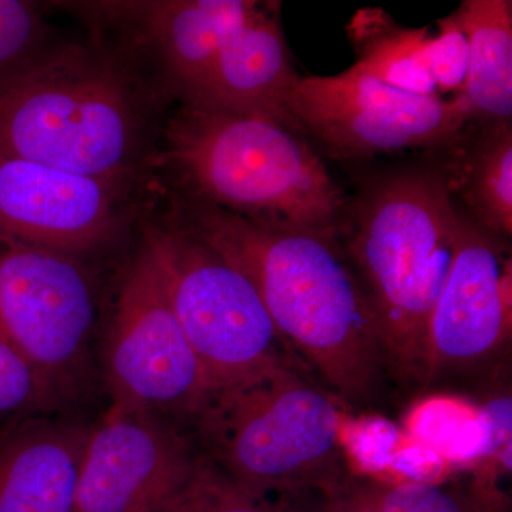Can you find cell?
Masks as SVG:
<instances>
[{
    "label": "cell",
    "instance_id": "obj_16",
    "mask_svg": "<svg viewBox=\"0 0 512 512\" xmlns=\"http://www.w3.org/2000/svg\"><path fill=\"white\" fill-rule=\"evenodd\" d=\"M451 198L474 224L495 237H512V121H470L450 143L431 151Z\"/></svg>",
    "mask_w": 512,
    "mask_h": 512
},
{
    "label": "cell",
    "instance_id": "obj_10",
    "mask_svg": "<svg viewBox=\"0 0 512 512\" xmlns=\"http://www.w3.org/2000/svg\"><path fill=\"white\" fill-rule=\"evenodd\" d=\"M94 320L92 282L76 259L0 235V338L57 397L83 375Z\"/></svg>",
    "mask_w": 512,
    "mask_h": 512
},
{
    "label": "cell",
    "instance_id": "obj_26",
    "mask_svg": "<svg viewBox=\"0 0 512 512\" xmlns=\"http://www.w3.org/2000/svg\"><path fill=\"white\" fill-rule=\"evenodd\" d=\"M454 471L436 450L407 437L394 457L387 483H444Z\"/></svg>",
    "mask_w": 512,
    "mask_h": 512
},
{
    "label": "cell",
    "instance_id": "obj_15",
    "mask_svg": "<svg viewBox=\"0 0 512 512\" xmlns=\"http://www.w3.org/2000/svg\"><path fill=\"white\" fill-rule=\"evenodd\" d=\"M249 0H168L126 3L138 18L184 103L200 99L228 30Z\"/></svg>",
    "mask_w": 512,
    "mask_h": 512
},
{
    "label": "cell",
    "instance_id": "obj_9",
    "mask_svg": "<svg viewBox=\"0 0 512 512\" xmlns=\"http://www.w3.org/2000/svg\"><path fill=\"white\" fill-rule=\"evenodd\" d=\"M512 333L510 244L460 211L453 265L429 326L426 389L493 383L505 372Z\"/></svg>",
    "mask_w": 512,
    "mask_h": 512
},
{
    "label": "cell",
    "instance_id": "obj_14",
    "mask_svg": "<svg viewBox=\"0 0 512 512\" xmlns=\"http://www.w3.org/2000/svg\"><path fill=\"white\" fill-rule=\"evenodd\" d=\"M90 429L26 417L0 426V512H73Z\"/></svg>",
    "mask_w": 512,
    "mask_h": 512
},
{
    "label": "cell",
    "instance_id": "obj_27",
    "mask_svg": "<svg viewBox=\"0 0 512 512\" xmlns=\"http://www.w3.org/2000/svg\"><path fill=\"white\" fill-rule=\"evenodd\" d=\"M323 512H383L366 478L350 476L322 498Z\"/></svg>",
    "mask_w": 512,
    "mask_h": 512
},
{
    "label": "cell",
    "instance_id": "obj_8",
    "mask_svg": "<svg viewBox=\"0 0 512 512\" xmlns=\"http://www.w3.org/2000/svg\"><path fill=\"white\" fill-rule=\"evenodd\" d=\"M104 366L111 407L121 412L191 421L211 393L146 241L124 272Z\"/></svg>",
    "mask_w": 512,
    "mask_h": 512
},
{
    "label": "cell",
    "instance_id": "obj_6",
    "mask_svg": "<svg viewBox=\"0 0 512 512\" xmlns=\"http://www.w3.org/2000/svg\"><path fill=\"white\" fill-rule=\"evenodd\" d=\"M144 241L211 392L279 369L306 367L286 348L254 286L177 218L148 224Z\"/></svg>",
    "mask_w": 512,
    "mask_h": 512
},
{
    "label": "cell",
    "instance_id": "obj_11",
    "mask_svg": "<svg viewBox=\"0 0 512 512\" xmlns=\"http://www.w3.org/2000/svg\"><path fill=\"white\" fill-rule=\"evenodd\" d=\"M200 460L170 420L110 407L90 429L73 512H177Z\"/></svg>",
    "mask_w": 512,
    "mask_h": 512
},
{
    "label": "cell",
    "instance_id": "obj_19",
    "mask_svg": "<svg viewBox=\"0 0 512 512\" xmlns=\"http://www.w3.org/2000/svg\"><path fill=\"white\" fill-rule=\"evenodd\" d=\"M402 429L409 439L433 448L457 471L477 470L490 461L498 464L490 421L480 404L460 396L434 394L414 404Z\"/></svg>",
    "mask_w": 512,
    "mask_h": 512
},
{
    "label": "cell",
    "instance_id": "obj_5",
    "mask_svg": "<svg viewBox=\"0 0 512 512\" xmlns=\"http://www.w3.org/2000/svg\"><path fill=\"white\" fill-rule=\"evenodd\" d=\"M346 409L302 367H279L208 394L191 420L204 460L255 497L305 500L348 480Z\"/></svg>",
    "mask_w": 512,
    "mask_h": 512
},
{
    "label": "cell",
    "instance_id": "obj_1",
    "mask_svg": "<svg viewBox=\"0 0 512 512\" xmlns=\"http://www.w3.org/2000/svg\"><path fill=\"white\" fill-rule=\"evenodd\" d=\"M254 286L286 348L349 412L394 386L375 312L340 239L185 200L174 215Z\"/></svg>",
    "mask_w": 512,
    "mask_h": 512
},
{
    "label": "cell",
    "instance_id": "obj_18",
    "mask_svg": "<svg viewBox=\"0 0 512 512\" xmlns=\"http://www.w3.org/2000/svg\"><path fill=\"white\" fill-rule=\"evenodd\" d=\"M348 33L360 69L406 92L439 94L429 29L402 28L382 9H362L350 22Z\"/></svg>",
    "mask_w": 512,
    "mask_h": 512
},
{
    "label": "cell",
    "instance_id": "obj_12",
    "mask_svg": "<svg viewBox=\"0 0 512 512\" xmlns=\"http://www.w3.org/2000/svg\"><path fill=\"white\" fill-rule=\"evenodd\" d=\"M130 185L0 157V235L72 258L94 251L127 224Z\"/></svg>",
    "mask_w": 512,
    "mask_h": 512
},
{
    "label": "cell",
    "instance_id": "obj_25",
    "mask_svg": "<svg viewBox=\"0 0 512 512\" xmlns=\"http://www.w3.org/2000/svg\"><path fill=\"white\" fill-rule=\"evenodd\" d=\"M439 36L434 37L433 72L441 92H463L468 66L466 36L454 16L439 20Z\"/></svg>",
    "mask_w": 512,
    "mask_h": 512
},
{
    "label": "cell",
    "instance_id": "obj_4",
    "mask_svg": "<svg viewBox=\"0 0 512 512\" xmlns=\"http://www.w3.org/2000/svg\"><path fill=\"white\" fill-rule=\"evenodd\" d=\"M163 141L185 200L268 227L342 237L349 198L309 144L282 124L184 103Z\"/></svg>",
    "mask_w": 512,
    "mask_h": 512
},
{
    "label": "cell",
    "instance_id": "obj_24",
    "mask_svg": "<svg viewBox=\"0 0 512 512\" xmlns=\"http://www.w3.org/2000/svg\"><path fill=\"white\" fill-rule=\"evenodd\" d=\"M46 33L32 3L0 0V77L39 53Z\"/></svg>",
    "mask_w": 512,
    "mask_h": 512
},
{
    "label": "cell",
    "instance_id": "obj_7",
    "mask_svg": "<svg viewBox=\"0 0 512 512\" xmlns=\"http://www.w3.org/2000/svg\"><path fill=\"white\" fill-rule=\"evenodd\" d=\"M289 127L333 158L362 160L403 150H439L471 121L461 93L453 100L380 82L353 64L335 76L299 77L289 94Z\"/></svg>",
    "mask_w": 512,
    "mask_h": 512
},
{
    "label": "cell",
    "instance_id": "obj_23",
    "mask_svg": "<svg viewBox=\"0 0 512 512\" xmlns=\"http://www.w3.org/2000/svg\"><path fill=\"white\" fill-rule=\"evenodd\" d=\"M296 501L302 500L281 498V503H272L269 498L248 494L201 456L177 512H301L293 505Z\"/></svg>",
    "mask_w": 512,
    "mask_h": 512
},
{
    "label": "cell",
    "instance_id": "obj_22",
    "mask_svg": "<svg viewBox=\"0 0 512 512\" xmlns=\"http://www.w3.org/2000/svg\"><path fill=\"white\" fill-rule=\"evenodd\" d=\"M57 400L35 367L0 338V426L52 412Z\"/></svg>",
    "mask_w": 512,
    "mask_h": 512
},
{
    "label": "cell",
    "instance_id": "obj_17",
    "mask_svg": "<svg viewBox=\"0 0 512 512\" xmlns=\"http://www.w3.org/2000/svg\"><path fill=\"white\" fill-rule=\"evenodd\" d=\"M468 45L466 99L471 121H512V2L464 0L453 13Z\"/></svg>",
    "mask_w": 512,
    "mask_h": 512
},
{
    "label": "cell",
    "instance_id": "obj_21",
    "mask_svg": "<svg viewBox=\"0 0 512 512\" xmlns=\"http://www.w3.org/2000/svg\"><path fill=\"white\" fill-rule=\"evenodd\" d=\"M407 436L402 426L373 413L343 414L340 446L352 476L387 483Z\"/></svg>",
    "mask_w": 512,
    "mask_h": 512
},
{
    "label": "cell",
    "instance_id": "obj_3",
    "mask_svg": "<svg viewBox=\"0 0 512 512\" xmlns=\"http://www.w3.org/2000/svg\"><path fill=\"white\" fill-rule=\"evenodd\" d=\"M150 148V100L101 46L42 49L0 77V157L131 183Z\"/></svg>",
    "mask_w": 512,
    "mask_h": 512
},
{
    "label": "cell",
    "instance_id": "obj_2",
    "mask_svg": "<svg viewBox=\"0 0 512 512\" xmlns=\"http://www.w3.org/2000/svg\"><path fill=\"white\" fill-rule=\"evenodd\" d=\"M458 221L430 163L373 175L349 200L340 242L375 312L400 393L426 389L431 313L453 265Z\"/></svg>",
    "mask_w": 512,
    "mask_h": 512
},
{
    "label": "cell",
    "instance_id": "obj_13",
    "mask_svg": "<svg viewBox=\"0 0 512 512\" xmlns=\"http://www.w3.org/2000/svg\"><path fill=\"white\" fill-rule=\"evenodd\" d=\"M299 77L282 30L281 3L249 0L192 106L264 117L291 130L286 104Z\"/></svg>",
    "mask_w": 512,
    "mask_h": 512
},
{
    "label": "cell",
    "instance_id": "obj_20",
    "mask_svg": "<svg viewBox=\"0 0 512 512\" xmlns=\"http://www.w3.org/2000/svg\"><path fill=\"white\" fill-rule=\"evenodd\" d=\"M468 490L444 483H380L370 481L383 512H500L503 500L495 487L494 471L474 470Z\"/></svg>",
    "mask_w": 512,
    "mask_h": 512
}]
</instances>
